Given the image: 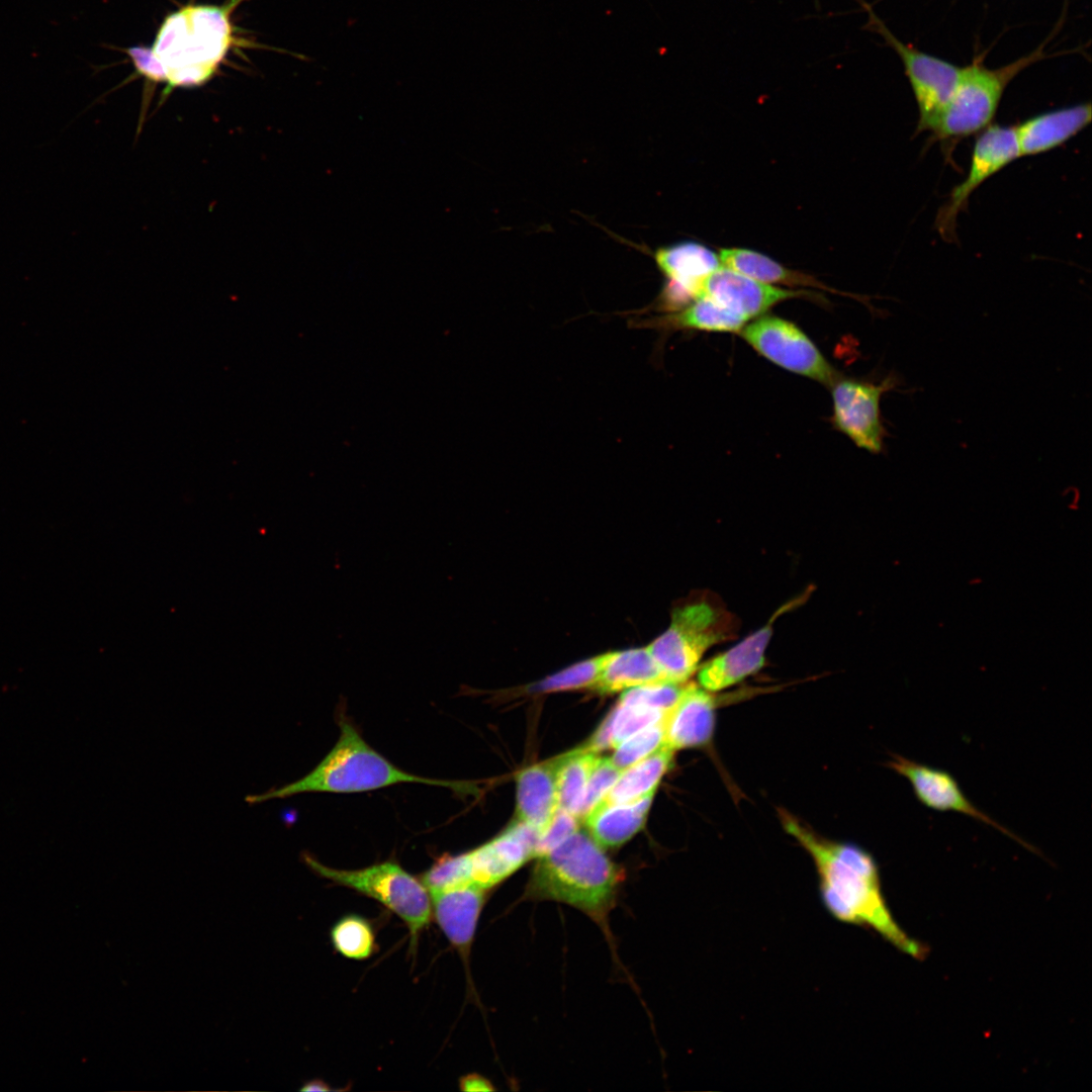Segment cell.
<instances>
[{"label":"cell","instance_id":"6da1fadb","mask_svg":"<svg viewBox=\"0 0 1092 1092\" xmlns=\"http://www.w3.org/2000/svg\"><path fill=\"white\" fill-rule=\"evenodd\" d=\"M785 831L811 856L826 911L837 921L867 926L898 949L922 958L924 947L893 918L883 895L878 864L860 846L828 839L785 809L778 810Z\"/></svg>","mask_w":1092,"mask_h":1092},{"label":"cell","instance_id":"7a4b0ae2","mask_svg":"<svg viewBox=\"0 0 1092 1092\" xmlns=\"http://www.w3.org/2000/svg\"><path fill=\"white\" fill-rule=\"evenodd\" d=\"M621 882L619 869L580 828L537 857L524 898L566 903L606 930Z\"/></svg>","mask_w":1092,"mask_h":1092},{"label":"cell","instance_id":"3957f363","mask_svg":"<svg viewBox=\"0 0 1092 1092\" xmlns=\"http://www.w3.org/2000/svg\"><path fill=\"white\" fill-rule=\"evenodd\" d=\"M339 727L340 735L334 747L310 772L283 787L248 796L246 801L258 804L303 793H363L402 783L469 792L468 783L429 779L400 769L372 748L344 716L339 719Z\"/></svg>","mask_w":1092,"mask_h":1092},{"label":"cell","instance_id":"277c9868","mask_svg":"<svg viewBox=\"0 0 1092 1092\" xmlns=\"http://www.w3.org/2000/svg\"><path fill=\"white\" fill-rule=\"evenodd\" d=\"M240 1L188 5L165 18L153 47L166 73L164 97L176 87L200 86L213 76L234 40L229 15Z\"/></svg>","mask_w":1092,"mask_h":1092},{"label":"cell","instance_id":"5b68a950","mask_svg":"<svg viewBox=\"0 0 1092 1092\" xmlns=\"http://www.w3.org/2000/svg\"><path fill=\"white\" fill-rule=\"evenodd\" d=\"M739 627L737 616L717 594L701 590L673 609L669 627L647 649L666 681L685 682L697 671L704 654L734 639Z\"/></svg>","mask_w":1092,"mask_h":1092},{"label":"cell","instance_id":"8992f818","mask_svg":"<svg viewBox=\"0 0 1092 1092\" xmlns=\"http://www.w3.org/2000/svg\"><path fill=\"white\" fill-rule=\"evenodd\" d=\"M301 857L316 876L372 898L397 915L408 929L411 948H416L420 933L432 919L430 892L421 879L394 860L358 870H339L322 863L309 853Z\"/></svg>","mask_w":1092,"mask_h":1092},{"label":"cell","instance_id":"52a82bcc","mask_svg":"<svg viewBox=\"0 0 1092 1092\" xmlns=\"http://www.w3.org/2000/svg\"><path fill=\"white\" fill-rule=\"evenodd\" d=\"M1037 54L991 70L977 63L961 68L954 91L931 130V139L943 144L978 134L991 125L1008 83Z\"/></svg>","mask_w":1092,"mask_h":1092},{"label":"cell","instance_id":"ba28073f","mask_svg":"<svg viewBox=\"0 0 1092 1092\" xmlns=\"http://www.w3.org/2000/svg\"><path fill=\"white\" fill-rule=\"evenodd\" d=\"M744 341L774 364L832 386L837 374L814 343L795 324L760 315L739 332Z\"/></svg>","mask_w":1092,"mask_h":1092},{"label":"cell","instance_id":"9c48e42d","mask_svg":"<svg viewBox=\"0 0 1092 1092\" xmlns=\"http://www.w3.org/2000/svg\"><path fill=\"white\" fill-rule=\"evenodd\" d=\"M1020 158L1013 126L991 124L979 132L973 147L971 164L965 179L949 192L935 218L938 234L953 241L959 214L969 204L971 195L989 178Z\"/></svg>","mask_w":1092,"mask_h":1092},{"label":"cell","instance_id":"30bf717a","mask_svg":"<svg viewBox=\"0 0 1092 1092\" xmlns=\"http://www.w3.org/2000/svg\"><path fill=\"white\" fill-rule=\"evenodd\" d=\"M871 19L903 61L918 106L916 131H931L954 91L961 68L903 43L873 13Z\"/></svg>","mask_w":1092,"mask_h":1092},{"label":"cell","instance_id":"8fae6325","mask_svg":"<svg viewBox=\"0 0 1092 1092\" xmlns=\"http://www.w3.org/2000/svg\"><path fill=\"white\" fill-rule=\"evenodd\" d=\"M894 381L892 377L878 384L840 379L831 386L834 427L870 453L878 454L883 450L885 430L880 400L886 391L894 387Z\"/></svg>","mask_w":1092,"mask_h":1092},{"label":"cell","instance_id":"7c38bea8","mask_svg":"<svg viewBox=\"0 0 1092 1092\" xmlns=\"http://www.w3.org/2000/svg\"><path fill=\"white\" fill-rule=\"evenodd\" d=\"M812 590L782 605L758 630L745 637L730 649L700 664L697 669L698 685L712 693L731 688L756 673L765 664V651L774 634V624L788 612L803 605Z\"/></svg>","mask_w":1092,"mask_h":1092},{"label":"cell","instance_id":"4fadbf2b","mask_svg":"<svg viewBox=\"0 0 1092 1092\" xmlns=\"http://www.w3.org/2000/svg\"><path fill=\"white\" fill-rule=\"evenodd\" d=\"M888 766L908 781L916 799L923 806L939 812L967 815L999 830L1027 849L1033 850L1029 843L976 807L948 771L916 762L899 754H892Z\"/></svg>","mask_w":1092,"mask_h":1092},{"label":"cell","instance_id":"5bb4252c","mask_svg":"<svg viewBox=\"0 0 1092 1092\" xmlns=\"http://www.w3.org/2000/svg\"><path fill=\"white\" fill-rule=\"evenodd\" d=\"M539 833L516 820L486 843L464 852L470 884L489 890L534 858Z\"/></svg>","mask_w":1092,"mask_h":1092},{"label":"cell","instance_id":"9a60e30c","mask_svg":"<svg viewBox=\"0 0 1092 1092\" xmlns=\"http://www.w3.org/2000/svg\"><path fill=\"white\" fill-rule=\"evenodd\" d=\"M656 263L668 278L661 294V306L678 310L699 296L703 281L719 269V256L698 243H680L659 249Z\"/></svg>","mask_w":1092,"mask_h":1092},{"label":"cell","instance_id":"2e32d148","mask_svg":"<svg viewBox=\"0 0 1092 1092\" xmlns=\"http://www.w3.org/2000/svg\"><path fill=\"white\" fill-rule=\"evenodd\" d=\"M701 296L714 300L747 322L787 299L815 297L806 291L788 290L756 281L725 267H720L705 278L698 297Z\"/></svg>","mask_w":1092,"mask_h":1092},{"label":"cell","instance_id":"e0dca14e","mask_svg":"<svg viewBox=\"0 0 1092 1092\" xmlns=\"http://www.w3.org/2000/svg\"><path fill=\"white\" fill-rule=\"evenodd\" d=\"M715 693L688 681L681 696L663 719V745L676 751L710 743L716 722Z\"/></svg>","mask_w":1092,"mask_h":1092},{"label":"cell","instance_id":"ac0fdd59","mask_svg":"<svg viewBox=\"0 0 1092 1092\" xmlns=\"http://www.w3.org/2000/svg\"><path fill=\"white\" fill-rule=\"evenodd\" d=\"M486 892L476 885L466 884L430 893L432 917L465 964Z\"/></svg>","mask_w":1092,"mask_h":1092},{"label":"cell","instance_id":"d6986e66","mask_svg":"<svg viewBox=\"0 0 1092 1092\" xmlns=\"http://www.w3.org/2000/svg\"><path fill=\"white\" fill-rule=\"evenodd\" d=\"M1092 119L1090 103H1082L1034 115L1014 127L1019 156L1043 154L1063 146Z\"/></svg>","mask_w":1092,"mask_h":1092},{"label":"cell","instance_id":"ffe728a7","mask_svg":"<svg viewBox=\"0 0 1092 1092\" xmlns=\"http://www.w3.org/2000/svg\"><path fill=\"white\" fill-rule=\"evenodd\" d=\"M556 771L557 758L524 768L517 777V820L539 834L558 810Z\"/></svg>","mask_w":1092,"mask_h":1092},{"label":"cell","instance_id":"44dd1931","mask_svg":"<svg viewBox=\"0 0 1092 1092\" xmlns=\"http://www.w3.org/2000/svg\"><path fill=\"white\" fill-rule=\"evenodd\" d=\"M655 792L627 803H599L583 820L588 834L602 847L624 844L644 826Z\"/></svg>","mask_w":1092,"mask_h":1092},{"label":"cell","instance_id":"7402d4cb","mask_svg":"<svg viewBox=\"0 0 1092 1092\" xmlns=\"http://www.w3.org/2000/svg\"><path fill=\"white\" fill-rule=\"evenodd\" d=\"M666 681L647 648H633L605 653L595 690L613 694L628 689Z\"/></svg>","mask_w":1092,"mask_h":1092},{"label":"cell","instance_id":"603a6c76","mask_svg":"<svg viewBox=\"0 0 1092 1092\" xmlns=\"http://www.w3.org/2000/svg\"><path fill=\"white\" fill-rule=\"evenodd\" d=\"M719 259L722 267L765 284L814 287L832 291L831 288L819 282L813 276L784 267L769 257L755 251L740 248L721 249Z\"/></svg>","mask_w":1092,"mask_h":1092},{"label":"cell","instance_id":"cb8c5ba5","mask_svg":"<svg viewBox=\"0 0 1092 1092\" xmlns=\"http://www.w3.org/2000/svg\"><path fill=\"white\" fill-rule=\"evenodd\" d=\"M746 324L747 321L741 315L704 296L696 298L675 312L640 323L648 328L731 333H739Z\"/></svg>","mask_w":1092,"mask_h":1092},{"label":"cell","instance_id":"d4e9b609","mask_svg":"<svg viewBox=\"0 0 1092 1092\" xmlns=\"http://www.w3.org/2000/svg\"><path fill=\"white\" fill-rule=\"evenodd\" d=\"M673 754L674 751L662 744L651 754L624 769L600 803H627L656 790L670 767Z\"/></svg>","mask_w":1092,"mask_h":1092},{"label":"cell","instance_id":"484cf974","mask_svg":"<svg viewBox=\"0 0 1092 1092\" xmlns=\"http://www.w3.org/2000/svg\"><path fill=\"white\" fill-rule=\"evenodd\" d=\"M665 714L647 706L619 701L583 747L594 753L616 748L641 729L662 721Z\"/></svg>","mask_w":1092,"mask_h":1092},{"label":"cell","instance_id":"4316f807","mask_svg":"<svg viewBox=\"0 0 1092 1092\" xmlns=\"http://www.w3.org/2000/svg\"><path fill=\"white\" fill-rule=\"evenodd\" d=\"M597 757L598 753L590 752L583 746L557 757L556 790L559 809L576 816Z\"/></svg>","mask_w":1092,"mask_h":1092},{"label":"cell","instance_id":"83f0119b","mask_svg":"<svg viewBox=\"0 0 1092 1092\" xmlns=\"http://www.w3.org/2000/svg\"><path fill=\"white\" fill-rule=\"evenodd\" d=\"M331 940L337 951L352 960L368 959L375 948L371 923L356 914L346 915L334 924Z\"/></svg>","mask_w":1092,"mask_h":1092},{"label":"cell","instance_id":"f1b7e54d","mask_svg":"<svg viewBox=\"0 0 1092 1092\" xmlns=\"http://www.w3.org/2000/svg\"><path fill=\"white\" fill-rule=\"evenodd\" d=\"M605 654L577 662L558 671L531 688L534 692L551 693L595 688L604 663Z\"/></svg>","mask_w":1092,"mask_h":1092},{"label":"cell","instance_id":"f546056e","mask_svg":"<svg viewBox=\"0 0 1092 1092\" xmlns=\"http://www.w3.org/2000/svg\"><path fill=\"white\" fill-rule=\"evenodd\" d=\"M663 743V720L636 732L615 748L611 756L621 770L651 754Z\"/></svg>","mask_w":1092,"mask_h":1092},{"label":"cell","instance_id":"4dcf8cb0","mask_svg":"<svg viewBox=\"0 0 1092 1092\" xmlns=\"http://www.w3.org/2000/svg\"><path fill=\"white\" fill-rule=\"evenodd\" d=\"M622 771L614 764L611 757L598 755L576 813L580 821H583L587 814L603 800Z\"/></svg>","mask_w":1092,"mask_h":1092},{"label":"cell","instance_id":"1f68e13d","mask_svg":"<svg viewBox=\"0 0 1092 1092\" xmlns=\"http://www.w3.org/2000/svg\"><path fill=\"white\" fill-rule=\"evenodd\" d=\"M688 681H662L626 690L619 701L639 704L667 713L681 696Z\"/></svg>","mask_w":1092,"mask_h":1092},{"label":"cell","instance_id":"d6a6232c","mask_svg":"<svg viewBox=\"0 0 1092 1092\" xmlns=\"http://www.w3.org/2000/svg\"><path fill=\"white\" fill-rule=\"evenodd\" d=\"M580 822L574 814L558 808L549 825L538 836L534 857L537 858L547 853L577 831Z\"/></svg>","mask_w":1092,"mask_h":1092},{"label":"cell","instance_id":"836d02e7","mask_svg":"<svg viewBox=\"0 0 1092 1092\" xmlns=\"http://www.w3.org/2000/svg\"><path fill=\"white\" fill-rule=\"evenodd\" d=\"M138 73L148 81L166 83V73L153 49L131 47L126 50Z\"/></svg>","mask_w":1092,"mask_h":1092},{"label":"cell","instance_id":"e575fe53","mask_svg":"<svg viewBox=\"0 0 1092 1092\" xmlns=\"http://www.w3.org/2000/svg\"><path fill=\"white\" fill-rule=\"evenodd\" d=\"M459 1089L462 1091H492L491 1082L477 1073L467 1074L459 1079Z\"/></svg>","mask_w":1092,"mask_h":1092},{"label":"cell","instance_id":"d590c367","mask_svg":"<svg viewBox=\"0 0 1092 1092\" xmlns=\"http://www.w3.org/2000/svg\"><path fill=\"white\" fill-rule=\"evenodd\" d=\"M331 1090H332V1088L326 1082H324L323 1080H320V1079H313L311 1081L305 1082L302 1085V1087H300V1091H306V1092L331 1091Z\"/></svg>","mask_w":1092,"mask_h":1092}]
</instances>
